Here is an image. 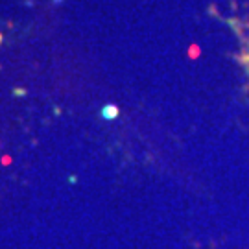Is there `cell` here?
I'll use <instances>...</instances> for the list:
<instances>
[{
	"label": "cell",
	"instance_id": "cell-1",
	"mask_svg": "<svg viewBox=\"0 0 249 249\" xmlns=\"http://www.w3.org/2000/svg\"><path fill=\"white\" fill-rule=\"evenodd\" d=\"M0 39H2V37H0Z\"/></svg>",
	"mask_w": 249,
	"mask_h": 249
}]
</instances>
